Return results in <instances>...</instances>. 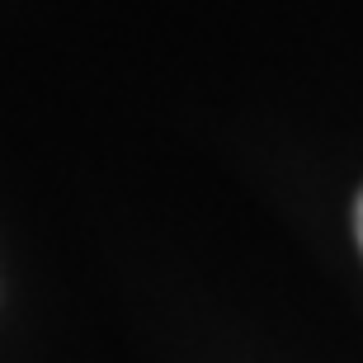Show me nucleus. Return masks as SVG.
Returning a JSON list of instances; mask_svg holds the SVG:
<instances>
[{"mask_svg": "<svg viewBox=\"0 0 363 363\" xmlns=\"http://www.w3.org/2000/svg\"><path fill=\"white\" fill-rule=\"evenodd\" d=\"M354 231H359V245H363V194H359V203H354Z\"/></svg>", "mask_w": 363, "mask_h": 363, "instance_id": "1", "label": "nucleus"}]
</instances>
